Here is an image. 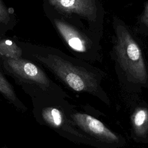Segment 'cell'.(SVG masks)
I'll use <instances>...</instances> for the list:
<instances>
[{"label": "cell", "mask_w": 148, "mask_h": 148, "mask_svg": "<svg viewBox=\"0 0 148 148\" xmlns=\"http://www.w3.org/2000/svg\"><path fill=\"white\" fill-rule=\"evenodd\" d=\"M37 59L49 68L70 89L92 95L107 105L109 98L101 86L105 73L99 69L76 60L54 54L36 56Z\"/></svg>", "instance_id": "cell-1"}, {"label": "cell", "mask_w": 148, "mask_h": 148, "mask_svg": "<svg viewBox=\"0 0 148 148\" xmlns=\"http://www.w3.org/2000/svg\"><path fill=\"white\" fill-rule=\"evenodd\" d=\"M114 50L118 63L132 82L148 86V73L142 50L127 28L121 24L116 27Z\"/></svg>", "instance_id": "cell-2"}, {"label": "cell", "mask_w": 148, "mask_h": 148, "mask_svg": "<svg viewBox=\"0 0 148 148\" xmlns=\"http://www.w3.org/2000/svg\"><path fill=\"white\" fill-rule=\"evenodd\" d=\"M68 113L73 123L102 148H117L125 144L123 136L112 131L98 119L77 110L75 106H69Z\"/></svg>", "instance_id": "cell-3"}, {"label": "cell", "mask_w": 148, "mask_h": 148, "mask_svg": "<svg viewBox=\"0 0 148 148\" xmlns=\"http://www.w3.org/2000/svg\"><path fill=\"white\" fill-rule=\"evenodd\" d=\"M68 108L64 110L54 106L45 108L42 112V117L47 124L63 132L66 138L74 143L102 148L99 143L82 132L73 123L68 115Z\"/></svg>", "instance_id": "cell-4"}, {"label": "cell", "mask_w": 148, "mask_h": 148, "mask_svg": "<svg viewBox=\"0 0 148 148\" xmlns=\"http://www.w3.org/2000/svg\"><path fill=\"white\" fill-rule=\"evenodd\" d=\"M54 24L61 35L73 51L80 54L90 53L91 43L83 34L60 20H54Z\"/></svg>", "instance_id": "cell-5"}, {"label": "cell", "mask_w": 148, "mask_h": 148, "mask_svg": "<svg viewBox=\"0 0 148 148\" xmlns=\"http://www.w3.org/2000/svg\"><path fill=\"white\" fill-rule=\"evenodd\" d=\"M51 5L65 13H75L89 20H94L97 16L95 0H49Z\"/></svg>", "instance_id": "cell-6"}, {"label": "cell", "mask_w": 148, "mask_h": 148, "mask_svg": "<svg viewBox=\"0 0 148 148\" xmlns=\"http://www.w3.org/2000/svg\"><path fill=\"white\" fill-rule=\"evenodd\" d=\"M6 62L10 70L16 75L45 87L50 86L47 76L33 63L20 58H8Z\"/></svg>", "instance_id": "cell-7"}, {"label": "cell", "mask_w": 148, "mask_h": 148, "mask_svg": "<svg viewBox=\"0 0 148 148\" xmlns=\"http://www.w3.org/2000/svg\"><path fill=\"white\" fill-rule=\"evenodd\" d=\"M131 137L137 142L148 143V108L137 106L131 117Z\"/></svg>", "instance_id": "cell-8"}, {"label": "cell", "mask_w": 148, "mask_h": 148, "mask_svg": "<svg viewBox=\"0 0 148 148\" xmlns=\"http://www.w3.org/2000/svg\"><path fill=\"white\" fill-rule=\"evenodd\" d=\"M22 54V50L12 40L4 39L0 40V55L8 58H18Z\"/></svg>", "instance_id": "cell-9"}, {"label": "cell", "mask_w": 148, "mask_h": 148, "mask_svg": "<svg viewBox=\"0 0 148 148\" xmlns=\"http://www.w3.org/2000/svg\"><path fill=\"white\" fill-rule=\"evenodd\" d=\"M0 92L9 99L14 101L16 99L15 93L10 84L0 72Z\"/></svg>", "instance_id": "cell-10"}, {"label": "cell", "mask_w": 148, "mask_h": 148, "mask_svg": "<svg viewBox=\"0 0 148 148\" xmlns=\"http://www.w3.org/2000/svg\"><path fill=\"white\" fill-rule=\"evenodd\" d=\"M9 20L8 12L5 6L0 0V23H7Z\"/></svg>", "instance_id": "cell-11"}, {"label": "cell", "mask_w": 148, "mask_h": 148, "mask_svg": "<svg viewBox=\"0 0 148 148\" xmlns=\"http://www.w3.org/2000/svg\"><path fill=\"white\" fill-rule=\"evenodd\" d=\"M141 22L148 27V5L146 6L141 17Z\"/></svg>", "instance_id": "cell-12"}]
</instances>
